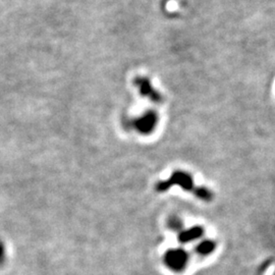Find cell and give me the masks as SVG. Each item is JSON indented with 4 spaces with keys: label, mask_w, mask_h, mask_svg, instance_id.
Wrapping results in <instances>:
<instances>
[{
    "label": "cell",
    "mask_w": 275,
    "mask_h": 275,
    "mask_svg": "<svg viewBox=\"0 0 275 275\" xmlns=\"http://www.w3.org/2000/svg\"><path fill=\"white\" fill-rule=\"evenodd\" d=\"M169 227L171 230H173L174 232H181L182 230H184V224L182 220L177 217V216H173L171 217V219L169 220Z\"/></svg>",
    "instance_id": "obj_6"
},
{
    "label": "cell",
    "mask_w": 275,
    "mask_h": 275,
    "mask_svg": "<svg viewBox=\"0 0 275 275\" xmlns=\"http://www.w3.org/2000/svg\"><path fill=\"white\" fill-rule=\"evenodd\" d=\"M204 235H205V230L200 226H196L187 230H182L179 233L178 240L181 244L187 245L202 239Z\"/></svg>",
    "instance_id": "obj_3"
},
{
    "label": "cell",
    "mask_w": 275,
    "mask_h": 275,
    "mask_svg": "<svg viewBox=\"0 0 275 275\" xmlns=\"http://www.w3.org/2000/svg\"><path fill=\"white\" fill-rule=\"evenodd\" d=\"M217 248V244L215 241L210 239H203L196 247H195V253L199 257H208L211 254L214 253V251Z\"/></svg>",
    "instance_id": "obj_4"
},
{
    "label": "cell",
    "mask_w": 275,
    "mask_h": 275,
    "mask_svg": "<svg viewBox=\"0 0 275 275\" xmlns=\"http://www.w3.org/2000/svg\"><path fill=\"white\" fill-rule=\"evenodd\" d=\"M180 187L186 192H193L195 189L194 179L190 173L185 171H176L174 172L168 180L159 181L155 185V190L158 193H165L168 192L173 187Z\"/></svg>",
    "instance_id": "obj_1"
},
{
    "label": "cell",
    "mask_w": 275,
    "mask_h": 275,
    "mask_svg": "<svg viewBox=\"0 0 275 275\" xmlns=\"http://www.w3.org/2000/svg\"><path fill=\"white\" fill-rule=\"evenodd\" d=\"M192 194L198 199L203 202H211L214 199V193L209 188L204 186H196L193 190Z\"/></svg>",
    "instance_id": "obj_5"
},
{
    "label": "cell",
    "mask_w": 275,
    "mask_h": 275,
    "mask_svg": "<svg viewBox=\"0 0 275 275\" xmlns=\"http://www.w3.org/2000/svg\"><path fill=\"white\" fill-rule=\"evenodd\" d=\"M190 260V255L183 248L170 249L163 255V263L170 270L176 273L183 272Z\"/></svg>",
    "instance_id": "obj_2"
}]
</instances>
